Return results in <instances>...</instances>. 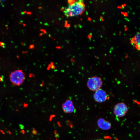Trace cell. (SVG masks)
I'll return each mask as SVG.
<instances>
[{
	"label": "cell",
	"mask_w": 140,
	"mask_h": 140,
	"mask_svg": "<svg viewBox=\"0 0 140 140\" xmlns=\"http://www.w3.org/2000/svg\"><path fill=\"white\" fill-rule=\"evenodd\" d=\"M38 8L39 9H41L42 8L41 7H40V6Z\"/></svg>",
	"instance_id": "603a6c76"
},
{
	"label": "cell",
	"mask_w": 140,
	"mask_h": 140,
	"mask_svg": "<svg viewBox=\"0 0 140 140\" xmlns=\"http://www.w3.org/2000/svg\"><path fill=\"white\" fill-rule=\"evenodd\" d=\"M24 43H23L22 42H21V44L22 45H24Z\"/></svg>",
	"instance_id": "d6986e66"
},
{
	"label": "cell",
	"mask_w": 140,
	"mask_h": 140,
	"mask_svg": "<svg viewBox=\"0 0 140 140\" xmlns=\"http://www.w3.org/2000/svg\"><path fill=\"white\" fill-rule=\"evenodd\" d=\"M26 13L27 15H31V12H30V11L27 12Z\"/></svg>",
	"instance_id": "7c38bea8"
},
{
	"label": "cell",
	"mask_w": 140,
	"mask_h": 140,
	"mask_svg": "<svg viewBox=\"0 0 140 140\" xmlns=\"http://www.w3.org/2000/svg\"><path fill=\"white\" fill-rule=\"evenodd\" d=\"M85 9V5L83 1L80 0L69 5L65 9L64 12L67 17H74L81 15Z\"/></svg>",
	"instance_id": "6da1fadb"
},
{
	"label": "cell",
	"mask_w": 140,
	"mask_h": 140,
	"mask_svg": "<svg viewBox=\"0 0 140 140\" xmlns=\"http://www.w3.org/2000/svg\"><path fill=\"white\" fill-rule=\"evenodd\" d=\"M96 140H105L104 139L101 138V139H97Z\"/></svg>",
	"instance_id": "e0dca14e"
},
{
	"label": "cell",
	"mask_w": 140,
	"mask_h": 140,
	"mask_svg": "<svg viewBox=\"0 0 140 140\" xmlns=\"http://www.w3.org/2000/svg\"><path fill=\"white\" fill-rule=\"evenodd\" d=\"M140 33L137 32L135 36L132 39L131 41L132 44L138 50H140Z\"/></svg>",
	"instance_id": "ba28073f"
},
{
	"label": "cell",
	"mask_w": 140,
	"mask_h": 140,
	"mask_svg": "<svg viewBox=\"0 0 140 140\" xmlns=\"http://www.w3.org/2000/svg\"><path fill=\"white\" fill-rule=\"evenodd\" d=\"M128 110L127 105L123 102H121L115 105L114 109V113L117 117H121L125 115Z\"/></svg>",
	"instance_id": "277c9868"
},
{
	"label": "cell",
	"mask_w": 140,
	"mask_h": 140,
	"mask_svg": "<svg viewBox=\"0 0 140 140\" xmlns=\"http://www.w3.org/2000/svg\"><path fill=\"white\" fill-rule=\"evenodd\" d=\"M23 25L24 26H26V24H25V23H23Z\"/></svg>",
	"instance_id": "44dd1931"
},
{
	"label": "cell",
	"mask_w": 140,
	"mask_h": 140,
	"mask_svg": "<svg viewBox=\"0 0 140 140\" xmlns=\"http://www.w3.org/2000/svg\"><path fill=\"white\" fill-rule=\"evenodd\" d=\"M35 131H36L34 130H33V131H32L33 133V134H35V133L36 134V132H35Z\"/></svg>",
	"instance_id": "5bb4252c"
},
{
	"label": "cell",
	"mask_w": 140,
	"mask_h": 140,
	"mask_svg": "<svg viewBox=\"0 0 140 140\" xmlns=\"http://www.w3.org/2000/svg\"><path fill=\"white\" fill-rule=\"evenodd\" d=\"M25 79L24 73L21 70H17L12 72L10 75V81L13 85H22Z\"/></svg>",
	"instance_id": "7a4b0ae2"
},
{
	"label": "cell",
	"mask_w": 140,
	"mask_h": 140,
	"mask_svg": "<svg viewBox=\"0 0 140 140\" xmlns=\"http://www.w3.org/2000/svg\"><path fill=\"white\" fill-rule=\"evenodd\" d=\"M23 12L24 13V14L26 13L27 12L26 11H24Z\"/></svg>",
	"instance_id": "ffe728a7"
},
{
	"label": "cell",
	"mask_w": 140,
	"mask_h": 140,
	"mask_svg": "<svg viewBox=\"0 0 140 140\" xmlns=\"http://www.w3.org/2000/svg\"><path fill=\"white\" fill-rule=\"evenodd\" d=\"M56 48H57L60 49L61 48V47L60 46H57L56 47Z\"/></svg>",
	"instance_id": "2e32d148"
},
{
	"label": "cell",
	"mask_w": 140,
	"mask_h": 140,
	"mask_svg": "<svg viewBox=\"0 0 140 140\" xmlns=\"http://www.w3.org/2000/svg\"><path fill=\"white\" fill-rule=\"evenodd\" d=\"M27 51H23L22 52V53H27Z\"/></svg>",
	"instance_id": "9a60e30c"
},
{
	"label": "cell",
	"mask_w": 140,
	"mask_h": 140,
	"mask_svg": "<svg viewBox=\"0 0 140 140\" xmlns=\"http://www.w3.org/2000/svg\"><path fill=\"white\" fill-rule=\"evenodd\" d=\"M97 123L99 127L103 130H108L111 127L110 123L103 118H99L97 121Z\"/></svg>",
	"instance_id": "52a82bcc"
},
{
	"label": "cell",
	"mask_w": 140,
	"mask_h": 140,
	"mask_svg": "<svg viewBox=\"0 0 140 140\" xmlns=\"http://www.w3.org/2000/svg\"><path fill=\"white\" fill-rule=\"evenodd\" d=\"M102 85L101 79L97 76L89 78L87 81V85L89 89L93 91H96L100 89Z\"/></svg>",
	"instance_id": "3957f363"
},
{
	"label": "cell",
	"mask_w": 140,
	"mask_h": 140,
	"mask_svg": "<svg viewBox=\"0 0 140 140\" xmlns=\"http://www.w3.org/2000/svg\"><path fill=\"white\" fill-rule=\"evenodd\" d=\"M5 45V43L3 42L0 41V46L2 47L3 46H4Z\"/></svg>",
	"instance_id": "8fae6325"
},
{
	"label": "cell",
	"mask_w": 140,
	"mask_h": 140,
	"mask_svg": "<svg viewBox=\"0 0 140 140\" xmlns=\"http://www.w3.org/2000/svg\"><path fill=\"white\" fill-rule=\"evenodd\" d=\"M23 21L22 20H21V21H20V22H18V23L19 24H23Z\"/></svg>",
	"instance_id": "4fadbf2b"
},
{
	"label": "cell",
	"mask_w": 140,
	"mask_h": 140,
	"mask_svg": "<svg viewBox=\"0 0 140 140\" xmlns=\"http://www.w3.org/2000/svg\"><path fill=\"white\" fill-rule=\"evenodd\" d=\"M21 13V14L22 15L24 14V13L23 12H22Z\"/></svg>",
	"instance_id": "7402d4cb"
},
{
	"label": "cell",
	"mask_w": 140,
	"mask_h": 140,
	"mask_svg": "<svg viewBox=\"0 0 140 140\" xmlns=\"http://www.w3.org/2000/svg\"><path fill=\"white\" fill-rule=\"evenodd\" d=\"M64 111L67 113H72L75 110L72 101L71 100L67 99L62 105Z\"/></svg>",
	"instance_id": "8992f818"
},
{
	"label": "cell",
	"mask_w": 140,
	"mask_h": 140,
	"mask_svg": "<svg viewBox=\"0 0 140 140\" xmlns=\"http://www.w3.org/2000/svg\"><path fill=\"white\" fill-rule=\"evenodd\" d=\"M5 26L6 27V29L7 30L8 29V25H5Z\"/></svg>",
	"instance_id": "ac0fdd59"
},
{
	"label": "cell",
	"mask_w": 140,
	"mask_h": 140,
	"mask_svg": "<svg viewBox=\"0 0 140 140\" xmlns=\"http://www.w3.org/2000/svg\"><path fill=\"white\" fill-rule=\"evenodd\" d=\"M34 45L33 44H31L30 45L29 47V49H33L34 48Z\"/></svg>",
	"instance_id": "30bf717a"
},
{
	"label": "cell",
	"mask_w": 140,
	"mask_h": 140,
	"mask_svg": "<svg viewBox=\"0 0 140 140\" xmlns=\"http://www.w3.org/2000/svg\"><path fill=\"white\" fill-rule=\"evenodd\" d=\"M75 0H68V3L69 4V5L71 4L74 3L75 2Z\"/></svg>",
	"instance_id": "9c48e42d"
},
{
	"label": "cell",
	"mask_w": 140,
	"mask_h": 140,
	"mask_svg": "<svg viewBox=\"0 0 140 140\" xmlns=\"http://www.w3.org/2000/svg\"><path fill=\"white\" fill-rule=\"evenodd\" d=\"M94 97L97 102H102L107 99V94L105 91L100 89L96 91L94 95Z\"/></svg>",
	"instance_id": "5b68a950"
}]
</instances>
